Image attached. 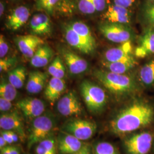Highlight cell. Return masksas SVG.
Returning a JSON list of instances; mask_svg holds the SVG:
<instances>
[{"instance_id":"44dd1931","label":"cell","mask_w":154,"mask_h":154,"mask_svg":"<svg viewBox=\"0 0 154 154\" xmlns=\"http://www.w3.org/2000/svg\"><path fill=\"white\" fill-rule=\"evenodd\" d=\"M48 79L46 73L39 71L30 72L29 74L26 88L29 93H40L46 85Z\"/></svg>"},{"instance_id":"83f0119b","label":"cell","mask_w":154,"mask_h":154,"mask_svg":"<svg viewBox=\"0 0 154 154\" xmlns=\"http://www.w3.org/2000/svg\"><path fill=\"white\" fill-rule=\"evenodd\" d=\"M17 88L9 81L2 79L0 84V97L13 101L17 95Z\"/></svg>"},{"instance_id":"8992f818","label":"cell","mask_w":154,"mask_h":154,"mask_svg":"<svg viewBox=\"0 0 154 154\" xmlns=\"http://www.w3.org/2000/svg\"><path fill=\"white\" fill-rule=\"evenodd\" d=\"M97 128L95 122L81 119L67 122L62 127L63 131L72 134L81 141L92 138L97 131Z\"/></svg>"},{"instance_id":"836d02e7","label":"cell","mask_w":154,"mask_h":154,"mask_svg":"<svg viewBox=\"0 0 154 154\" xmlns=\"http://www.w3.org/2000/svg\"><path fill=\"white\" fill-rule=\"evenodd\" d=\"M144 16L147 21L154 25V4H151L146 6L144 11Z\"/></svg>"},{"instance_id":"cb8c5ba5","label":"cell","mask_w":154,"mask_h":154,"mask_svg":"<svg viewBox=\"0 0 154 154\" xmlns=\"http://www.w3.org/2000/svg\"><path fill=\"white\" fill-rule=\"evenodd\" d=\"M26 77V69L22 66L14 68L8 73V81L17 89L23 87Z\"/></svg>"},{"instance_id":"7402d4cb","label":"cell","mask_w":154,"mask_h":154,"mask_svg":"<svg viewBox=\"0 0 154 154\" xmlns=\"http://www.w3.org/2000/svg\"><path fill=\"white\" fill-rule=\"evenodd\" d=\"M53 55V51L48 45H42L37 50L31 58V65L37 68L43 67L49 62Z\"/></svg>"},{"instance_id":"3957f363","label":"cell","mask_w":154,"mask_h":154,"mask_svg":"<svg viewBox=\"0 0 154 154\" xmlns=\"http://www.w3.org/2000/svg\"><path fill=\"white\" fill-rule=\"evenodd\" d=\"M83 99L88 109L98 112L106 105L107 96L103 88L88 81H83L80 86Z\"/></svg>"},{"instance_id":"ac0fdd59","label":"cell","mask_w":154,"mask_h":154,"mask_svg":"<svg viewBox=\"0 0 154 154\" xmlns=\"http://www.w3.org/2000/svg\"><path fill=\"white\" fill-rule=\"evenodd\" d=\"M66 88V83L63 79L52 77L45 90V97L50 103L53 104L60 99Z\"/></svg>"},{"instance_id":"7bdbcfd3","label":"cell","mask_w":154,"mask_h":154,"mask_svg":"<svg viewBox=\"0 0 154 154\" xmlns=\"http://www.w3.org/2000/svg\"><path fill=\"white\" fill-rule=\"evenodd\" d=\"M5 10V6L2 2H1L0 3V16H2L4 13Z\"/></svg>"},{"instance_id":"9c48e42d","label":"cell","mask_w":154,"mask_h":154,"mask_svg":"<svg viewBox=\"0 0 154 154\" xmlns=\"http://www.w3.org/2000/svg\"><path fill=\"white\" fill-rule=\"evenodd\" d=\"M0 127L3 130L16 132L22 141L26 138L22 117L17 111L1 114L0 116Z\"/></svg>"},{"instance_id":"f546056e","label":"cell","mask_w":154,"mask_h":154,"mask_svg":"<svg viewBox=\"0 0 154 154\" xmlns=\"http://www.w3.org/2000/svg\"><path fill=\"white\" fill-rule=\"evenodd\" d=\"M94 154H120L119 151L112 144L102 142L98 143L94 149Z\"/></svg>"},{"instance_id":"52a82bcc","label":"cell","mask_w":154,"mask_h":154,"mask_svg":"<svg viewBox=\"0 0 154 154\" xmlns=\"http://www.w3.org/2000/svg\"><path fill=\"white\" fill-rule=\"evenodd\" d=\"M99 29L106 38L116 43L123 44L131 37L130 30L121 23H105L99 26Z\"/></svg>"},{"instance_id":"30bf717a","label":"cell","mask_w":154,"mask_h":154,"mask_svg":"<svg viewBox=\"0 0 154 154\" xmlns=\"http://www.w3.org/2000/svg\"><path fill=\"white\" fill-rule=\"evenodd\" d=\"M17 109L29 119H34L42 116L45 110L44 103L36 98H25L17 102Z\"/></svg>"},{"instance_id":"4dcf8cb0","label":"cell","mask_w":154,"mask_h":154,"mask_svg":"<svg viewBox=\"0 0 154 154\" xmlns=\"http://www.w3.org/2000/svg\"><path fill=\"white\" fill-rule=\"evenodd\" d=\"M60 0H37V8L38 10L52 14L57 8Z\"/></svg>"},{"instance_id":"ba28073f","label":"cell","mask_w":154,"mask_h":154,"mask_svg":"<svg viewBox=\"0 0 154 154\" xmlns=\"http://www.w3.org/2000/svg\"><path fill=\"white\" fill-rule=\"evenodd\" d=\"M57 110L64 116H78L82 114L83 108L77 95L70 91L58 100Z\"/></svg>"},{"instance_id":"2e32d148","label":"cell","mask_w":154,"mask_h":154,"mask_svg":"<svg viewBox=\"0 0 154 154\" xmlns=\"http://www.w3.org/2000/svg\"><path fill=\"white\" fill-rule=\"evenodd\" d=\"M30 11L25 6L14 9L6 18V26L12 31H16L22 27L28 21Z\"/></svg>"},{"instance_id":"e0dca14e","label":"cell","mask_w":154,"mask_h":154,"mask_svg":"<svg viewBox=\"0 0 154 154\" xmlns=\"http://www.w3.org/2000/svg\"><path fill=\"white\" fill-rule=\"evenodd\" d=\"M30 28L33 35L49 34L51 32V23L49 17L44 13L35 14L30 20Z\"/></svg>"},{"instance_id":"ee69618b","label":"cell","mask_w":154,"mask_h":154,"mask_svg":"<svg viewBox=\"0 0 154 154\" xmlns=\"http://www.w3.org/2000/svg\"><path fill=\"white\" fill-rule=\"evenodd\" d=\"M152 1H154V0H152Z\"/></svg>"},{"instance_id":"74e56055","label":"cell","mask_w":154,"mask_h":154,"mask_svg":"<svg viewBox=\"0 0 154 154\" xmlns=\"http://www.w3.org/2000/svg\"><path fill=\"white\" fill-rule=\"evenodd\" d=\"M135 0H114V3L116 5L128 8L132 5Z\"/></svg>"},{"instance_id":"9a60e30c","label":"cell","mask_w":154,"mask_h":154,"mask_svg":"<svg viewBox=\"0 0 154 154\" xmlns=\"http://www.w3.org/2000/svg\"><path fill=\"white\" fill-rule=\"evenodd\" d=\"M64 35L68 44L83 53L88 54L95 49V48L88 42L78 34L72 28L68 25L64 29Z\"/></svg>"},{"instance_id":"ab89813d","label":"cell","mask_w":154,"mask_h":154,"mask_svg":"<svg viewBox=\"0 0 154 154\" xmlns=\"http://www.w3.org/2000/svg\"><path fill=\"white\" fill-rule=\"evenodd\" d=\"M75 154H92V150L88 144H84L82 148Z\"/></svg>"},{"instance_id":"7a4b0ae2","label":"cell","mask_w":154,"mask_h":154,"mask_svg":"<svg viewBox=\"0 0 154 154\" xmlns=\"http://www.w3.org/2000/svg\"><path fill=\"white\" fill-rule=\"evenodd\" d=\"M95 77L111 93L122 95L131 93L137 88L132 78L124 74H117L110 71L96 70Z\"/></svg>"},{"instance_id":"484cf974","label":"cell","mask_w":154,"mask_h":154,"mask_svg":"<svg viewBox=\"0 0 154 154\" xmlns=\"http://www.w3.org/2000/svg\"><path fill=\"white\" fill-rule=\"evenodd\" d=\"M140 82L146 86H154V60L143 66L139 72Z\"/></svg>"},{"instance_id":"7c38bea8","label":"cell","mask_w":154,"mask_h":154,"mask_svg":"<svg viewBox=\"0 0 154 154\" xmlns=\"http://www.w3.org/2000/svg\"><path fill=\"white\" fill-rule=\"evenodd\" d=\"M61 53L69 72L72 74H79L88 69L87 61L71 50L62 49Z\"/></svg>"},{"instance_id":"60d3db41","label":"cell","mask_w":154,"mask_h":154,"mask_svg":"<svg viewBox=\"0 0 154 154\" xmlns=\"http://www.w3.org/2000/svg\"><path fill=\"white\" fill-rule=\"evenodd\" d=\"M1 136H2L5 139L6 141L7 142L8 144H11L12 143H14L8 131L1 130Z\"/></svg>"},{"instance_id":"6da1fadb","label":"cell","mask_w":154,"mask_h":154,"mask_svg":"<svg viewBox=\"0 0 154 154\" xmlns=\"http://www.w3.org/2000/svg\"><path fill=\"white\" fill-rule=\"evenodd\" d=\"M154 119V107L143 100H136L110 121V131L118 135H126L149 126Z\"/></svg>"},{"instance_id":"603a6c76","label":"cell","mask_w":154,"mask_h":154,"mask_svg":"<svg viewBox=\"0 0 154 154\" xmlns=\"http://www.w3.org/2000/svg\"><path fill=\"white\" fill-rule=\"evenodd\" d=\"M136 63L137 62L135 59L117 62L105 61L102 63L103 66L110 72L117 74H125L132 69Z\"/></svg>"},{"instance_id":"5bb4252c","label":"cell","mask_w":154,"mask_h":154,"mask_svg":"<svg viewBox=\"0 0 154 154\" xmlns=\"http://www.w3.org/2000/svg\"><path fill=\"white\" fill-rule=\"evenodd\" d=\"M105 61L117 62L135 59L132 54V45L130 40L119 46L107 50L105 53Z\"/></svg>"},{"instance_id":"277c9868","label":"cell","mask_w":154,"mask_h":154,"mask_svg":"<svg viewBox=\"0 0 154 154\" xmlns=\"http://www.w3.org/2000/svg\"><path fill=\"white\" fill-rule=\"evenodd\" d=\"M54 126L55 121L50 116L42 115L34 119L28 137V149L50 137Z\"/></svg>"},{"instance_id":"8d00e7d4","label":"cell","mask_w":154,"mask_h":154,"mask_svg":"<svg viewBox=\"0 0 154 154\" xmlns=\"http://www.w3.org/2000/svg\"><path fill=\"white\" fill-rule=\"evenodd\" d=\"M1 149V154H20V149L16 146H7Z\"/></svg>"},{"instance_id":"8fae6325","label":"cell","mask_w":154,"mask_h":154,"mask_svg":"<svg viewBox=\"0 0 154 154\" xmlns=\"http://www.w3.org/2000/svg\"><path fill=\"white\" fill-rule=\"evenodd\" d=\"M14 41L18 49L27 58H32L39 47L44 44V41L35 35L18 36Z\"/></svg>"},{"instance_id":"d6986e66","label":"cell","mask_w":154,"mask_h":154,"mask_svg":"<svg viewBox=\"0 0 154 154\" xmlns=\"http://www.w3.org/2000/svg\"><path fill=\"white\" fill-rule=\"evenodd\" d=\"M135 55L139 58H144L154 54V30L147 29L139 39L138 46L135 50Z\"/></svg>"},{"instance_id":"4316f807","label":"cell","mask_w":154,"mask_h":154,"mask_svg":"<svg viewBox=\"0 0 154 154\" xmlns=\"http://www.w3.org/2000/svg\"><path fill=\"white\" fill-rule=\"evenodd\" d=\"M57 142L53 137L46 138L38 143L35 148L36 154H57Z\"/></svg>"},{"instance_id":"4fadbf2b","label":"cell","mask_w":154,"mask_h":154,"mask_svg":"<svg viewBox=\"0 0 154 154\" xmlns=\"http://www.w3.org/2000/svg\"><path fill=\"white\" fill-rule=\"evenodd\" d=\"M83 144L81 140L63 131L57 140L58 150L61 154H76Z\"/></svg>"},{"instance_id":"1f68e13d","label":"cell","mask_w":154,"mask_h":154,"mask_svg":"<svg viewBox=\"0 0 154 154\" xmlns=\"http://www.w3.org/2000/svg\"><path fill=\"white\" fill-rule=\"evenodd\" d=\"M78 9L81 12L86 14H91L96 11L92 0H79Z\"/></svg>"},{"instance_id":"b9f144b4","label":"cell","mask_w":154,"mask_h":154,"mask_svg":"<svg viewBox=\"0 0 154 154\" xmlns=\"http://www.w3.org/2000/svg\"><path fill=\"white\" fill-rule=\"evenodd\" d=\"M8 143L6 141L5 139L3 138L2 136L0 137V149H2L7 146Z\"/></svg>"},{"instance_id":"d590c367","label":"cell","mask_w":154,"mask_h":154,"mask_svg":"<svg viewBox=\"0 0 154 154\" xmlns=\"http://www.w3.org/2000/svg\"><path fill=\"white\" fill-rule=\"evenodd\" d=\"M12 107L11 101L0 97V110L1 112L9 111Z\"/></svg>"},{"instance_id":"ffe728a7","label":"cell","mask_w":154,"mask_h":154,"mask_svg":"<svg viewBox=\"0 0 154 154\" xmlns=\"http://www.w3.org/2000/svg\"><path fill=\"white\" fill-rule=\"evenodd\" d=\"M103 18L111 23L123 24L130 22V14L127 8L115 4L109 6L103 14Z\"/></svg>"},{"instance_id":"d6a6232c","label":"cell","mask_w":154,"mask_h":154,"mask_svg":"<svg viewBox=\"0 0 154 154\" xmlns=\"http://www.w3.org/2000/svg\"><path fill=\"white\" fill-rule=\"evenodd\" d=\"M17 63V60L15 57L3 58L0 60V72H4L11 71L13 69Z\"/></svg>"},{"instance_id":"5b68a950","label":"cell","mask_w":154,"mask_h":154,"mask_svg":"<svg viewBox=\"0 0 154 154\" xmlns=\"http://www.w3.org/2000/svg\"><path fill=\"white\" fill-rule=\"evenodd\" d=\"M154 138L152 132H138L126 139L124 146L128 154H147L152 147Z\"/></svg>"},{"instance_id":"f1b7e54d","label":"cell","mask_w":154,"mask_h":154,"mask_svg":"<svg viewBox=\"0 0 154 154\" xmlns=\"http://www.w3.org/2000/svg\"><path fill=\"white\" fill-rule=\"evenodd\" d=\"M48 72L52 77L63 79L65 75V67L61 58L58 56L48 68Z\"/></svg>"},{"instance_id":"d4e9b609","label":"cell","mask_w":154,"mask_h":154,"mask_svg":"<svg viewBox=\"0 0 154 154\" xmlns=\"http://www.w3.org/2000/svg\"><path fill=\"white\" fill-rule=\"evenodd\" d=\"M71 28L83 38L94 48H96V41L90 29L85 23L82 22H72L69 25Z\"/></svg>"},{"instance_id":"e575fe53","label":"cell","mask_w":154,"mask_h":154,"mask_svg":"<svg viewBox=\"0 0 154 154\" xmlns=\"http://www.w3.org/2000/svg\"><path fill=\"white\" fill-rule=\"evenodd\" d=\"M9 50V46L5 41V38L2 34L0 35V57L3 58L5 57Z\"/></svg>"},{"instance_id":"f35d334b","label":"cell","mask_w":154,"mask_h":154,"mask_svg":"<svg viewBox=\"0 0 154 154\" xmlns=\"http://www.w3.org/2000/svg\"><path fill=\"white\" fill-rule=\"evenodd\" d=\"M97 11H102L106 8V0H92Z\"/></svg>"}]
</instances>
